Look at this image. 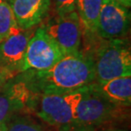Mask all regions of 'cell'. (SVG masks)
I'll list each match as a JSON object with an SVG mask.
<instances>
[{
    "mask_svg": "<svg viewBox=\"0 0 131 131\" xmlns=\"http://www.w3.org/2000/svg\"><path fill=\"white\" fill-rule=\"evenodd\" d=\"M42 27L57 43L64 56L80 52L83 29L76 11L62 15H56L47 20Z\"/></svg>",
    "mask_w": 131,
    "mask_h": 131,
    "instance_id": "6",
    "label": "cell"
},
{
    "mask_svg": "<svg viewBox=\"0 0 131 131\" xmlns=\"http://www.w3.org/2000/svg\"><path fill=\"white\" fill-rule=\"evenodd\" d=\"M22 73L20 78L36 95L74 92L95 82L93 59L81 52L64 56L48 70H28Z\"/></svg>",
    "mask_w": 131,
    "mask_h": 131,
    "instance_id": "1",
    "label": "cell"
},
{
    "mask_svg": "<svg viewBox=\"0 0 131 131\" xmlns=\"http://www.w3.org/2000/svg\"><path fill=\"white\" fill-rule=\"evenodd\" d=\"M0 131H43L38 123L27 117L15 116L3 125Z\"/></svg>",
    "mask_w": 131,
    "mask_h": 131,
    "instance_id": "13",
    "label": "cell"
},
{
    "mask_svg": "<svg viewBox=\"0 0 131 131\" xmlns=\"http://www.w3.org/2000/svg\"><path fill=\"white\" fill-rule=\"evenodd\" d=\"M95 83L131 76V51L126 38L103 39L93 57Z\"/></svg>",
    "mask_w": 131,
    "mask_h": 131,
    "instance_id": "3",
    "label": "cell"
},
{
    "mask_svg": "<svg viewBox=\"0 0 131 131\" xmlns=\"http://www.w3.org/2000/svg\"><path fill=\"white\" fill-rule=\"evenodd\" d=\"M124 108L110 101L94 83L83 89L72 126L79 130L101 126L121 117Z\"/></svg>",
    "mask_w": 131,
    "mask_h": 131,
    "instance_id": "2",
    "label": "cell"
},
{
    "mask_svg": "<svg viewBox=\"0 0 131 131\" xmlns=\"http://www.w3.org/2000/svg\"><path fill=\"white\" fill-rule=\"evenodd\" d=\"M103 3L104 0H77L76 12L81 21L83 32L96 33Z\"/></svg>",
    "mask_w": 131,
    "mask_h": 131,
    "instance_id": "11",
    "label": "cell"
},
{
    "mask_svg": "<svg viewBox=\"0 0 131 131\" xmlns=\"http://www.w3.org/2000/svg\"><path fill=\"white\" fill-rule=\"evenodd\" d=\"M11 9L20 29L35 27L48 16L51 0H11Z\"/></svg>",
    "mask_w": 131,
    "mask_h": 131,
    "instance_id": "9",
    "label": "cell"
},
{
    "mask_svg": "<svg viewBox=\"0 0 131 131\" xmlns=\"http://www.w3.org/2000/svg\"><path fill=\"white\" fill-rule=\"evenodd\" d=\"M104 96L115 105L128 107L131 103V76L113 78L103 83H96Z\"/></svg>",
    "mask_w": 131,
    "mask_h": 131,
    "instance_id": "10",
    "label": "cell"
},
{
    "mask_svg": "<svg viewBox=\"0 0 131 131\" xmlns=\"http://www.w3.org/2000/svg\"><path fill=\"white\" fill-rule=\"evenodd\" d=\"M18 27L10 4L6 0H0V42L8 38Z\"/></svg>",
    "mask_w": 131,
    "mask_h": 131,
    "instance_id": "12",
    "label": "cell"
},
{
    "mask_svg": "<svg viewBox=\"0 0 131 131\" xmlns=\"http://www.w3.org/2000/svg\"><path fill=\"white\" fill-rule=\"evenodd\" d=\"M109 1L117 3V4L123 5V6L127 8H129L131 6V0H109Z\"/></svg>",
    "mask_w": 131,
    "mask_h": 131,
    "instance_id": "16",
    "label": "cell"
},
{
    "mask_svg": "<svg viewBox=\"0 0 131 131\" xmlns=\"http://www.w3.org/2000/svg\"><path fill=\"white\" fill-rule=\"evenodd\" d=\"M83 89L62 95H37L33 110L43 121L50 125L72 126Z\"/></svg>",
    "mask_w": 131,
    "mask_h": 131,
    "instance_id": "4",
    "label": "cell"
},
{
    "mask_svg": "<svg viewBox=\"0 0 131 131\" xmlns=\"http://www.w3.org/2000/svg\"><path fill=\"white\" fill-rule=\"evenodd\" d=\"M63 57L64 54L60 47L41 26L29 40L21 66V72L28 70H48Z\"/></svg>",
    "mask_w": 131,
    "mask_h": 131,
    "instance_id": "5",
    "label": "cell"
},
{
    "mask_svg": "<svg viewBox=\"0 0 131 131\" xmlns=\"http://www.w3.org/2000/svg\"><path fill=\"white\" fill-rule=\"evenodd\" d=\"M34 32V27L27 30L18 27L8 38L0 42V67L14 76L21 72L28 43Z\"/></svg>",
    "mask_w": 131,
    "mask_h": 131,
    "instance_id": "8",
    "label": "cell"
},
{
    "mask_svg": "<svg viewBox=\"0 0 131 131\" xmlns=\"http://www.w3.org/2000/svg\"><path fill=\"white\" fill-rule=\"evenodd\" d=\"M129 8L104 0L98 19L96 33L101 38H126L130 29Z\"/></svg>",
    "mask_w": 131,
    "mask_h": 131,
    "instance_id": "7",
    "label": "cell"
},
{
    "mask_svg": "<svg viewBox=\"0 0 131 131\" xmlns=\"http://www.w3.org/2000/svg\"><path fill=\"white\" fill-rule=\"evenodd\" d=\"M77 0H54L56 15H62L76 11Z\"/></svg>",
    "mask_w": 131,
    "mask_h": 131,
    "instance_id": "14",
    "label": "cell"
},
{
    "mask_svg": "<svg viewBox=\"0 0 131 131\" xmlns=\"http://www.w3.org/2000/svg\"><path fill=\"white\" fill-rule=\"evenodd\" d=\"M13 77H15V76L11 74L9 72H8L7 70H5L4 68L0 67V91L4 89V87L9 80L12 79Z\"/></svg>",
    "mask_w": 131,
    "mask_h": 131,
    "instance_id": "15",
    "label": "cell"
}]
</instances>
